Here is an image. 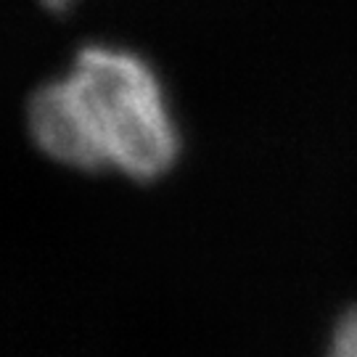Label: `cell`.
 <instances>
[{
    "instance_id": "cell-1",
    "label": "cell",
    "mask_w": 357,
    "mask_h": 357,
    "mask_svg": "<svg viewBox=\"0 0 357 357\" xmlns=\"http://www.w3.org/2000/svg\"><path fill=\"white\" fill-rule=\"evenodd\" d=\"M106 165L135 180L165 175L178 141L165 114L159 85L132 53L82 48L66 79Z\"/></svg>"
},
{
    "instance_id": "cell-2",
    "label": "cell",
    "mask_w": 357,
    "mask_h": 357,
    "mask_svg": "<svg viewBox=\"0 0 357 357\" xmlns=\"http://www.w3.org/2000/svg\"><path fill=\"white\" fill-rule=\"evenodd\" d=\"M26 125L40 151L77 169H103L106 156L90 135L69 82H48L26 101Z\"/></svg>"
},
{
    "instance_id": "cell-3",
    "label": "cell",
    "mask_w": 357,
    "mask_h": 357,
    "mask_svg": "<svg viewBox=\"0 0 357 357\" xmlns=\"http://www.w3.org/2000/svg\"><path fill=\"white\" fill-rule=\"evenodd\" d=\"M333 355L357 357V307H352L336 326L333 336Z\"/></svg>"
}]
</instances>
